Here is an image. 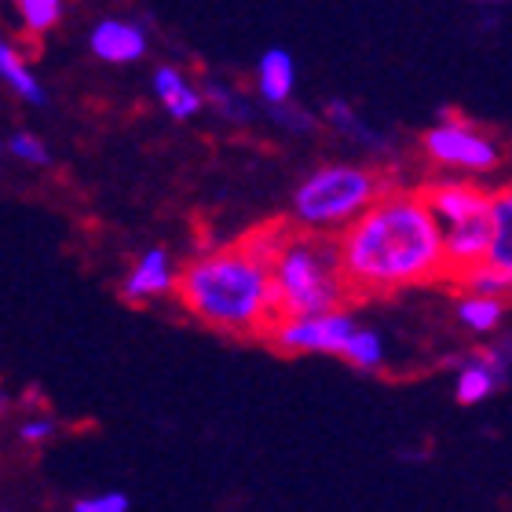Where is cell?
<instances>
[{
    "instance_id": "cell-12",
    "label": "cell",
    "mask_w": 512,
    "mask_h": 512,
    "mask_svg": "<svg viewBox=\"0 0 512 512\" xmlns=\"http://www.w3.org/2000/svg\"><path fill=\"white\" fill-rule=\"evenodd\" d=\"M154 96L165 103V110H169L176 121H187L202 110V96H198V92L183 81L180 70H172V66H158V70H154Z\"/></svg>"
},
{
    "instance_id": "cell-17",
    "label": "cell",
    "mask_w": 512,
    "mask_h": 512,
    "mask_svg": "<svg viewBox=\"0 0 512 512\" xmlns=\"http://www.w3.org/2000/svg\"><path fill=\"white\" fill-rule=\"evenodd\" d=\"M341 355L352 366H359V370H381L384 344H381V337H377L374 330H366V326H355V330L348 333V341H344Z\"/></svg>"
},
{
    "instance_id": "cell-16",
    "label": "cell",
    "mask_w": 512,
    "mask_h": 512,
    "mask_svg": "<svg viewBox=\"0 0 512 512\" xmlns=\"http://www.w3.org/2000/svg\"><path fill=\"white\" fill-rule=\"evenodd\" d=\"M458 278L465 282V293H483V297H505L512 286L509 267H498V264H491V260L472 264L469 271H461Z\"/></svg>"
},
{
    "instance_id": "cell-15",
    "label": "cell",
    "mask_w": 512,
    "mask_h": 512,
    "mask_svg": "<svg viewBox=\"0 0 512 512\" xmlns=\"http://www.w3.org/2000/svg\"><path fill=\"white\" fill-rule=\"evenodd\" d=\"M0 77H4V81H8V85L15 88L22 99H30V103H41V99H44L41 81L30 74V66L22 63V55L15 52L4 37H0Z\"/></svg>"
},
{
    "instance_id": "cell-5",
    "label": "cell",
    "mask_w": 512,
    "mask_h": 512,
    "mask_svg": "<svg viewBox=\"0 0 512 512\" xmlns=\"http://www.w3.org/2000/svg\"><path fill=\"white\" fill-rule=\"evenodd\" d=\"M355 330V319L344 308L311 311V315H278L271 322V341L278 352H337L341 355L348 333Z\"/></svg>"
},
{
    "instance_id": "cell-21",
    "label": "cell",
    "mask_w": 512,
    "mask_h": 512,
    "mask_svg": "<svg viewBox=\"0 0 512 512\" xmlns=\"http://www.w3.org/2000/svg\"><path fill=\"white\" fill-rule=\"evenodd\" d=\"M52 436H55V425L48 417H33V421H26V425L19 428L22 443H44V439H52Z\"/></svg>"
},
{
    "instance_id": "cell-9",
    "label": "cell",
    "mask_w": 512,
    "mask_h": 512,
    "mask_svg": "<svg viewBox=\"0 0 512 512\" xmlns=\"http://www.w3.org/2000/svg\"><path fill=\"white\" fill-rule=\"evenodd\" d=\"M176 289V267H172L169 253L165 249H147L139 256V264L132 267V275L125 282V297L128 300H147V297H161Z\"/></svg>"
},
{
    "instance_id": "cell-20",
    "label": "cell",
    "mask_w": 512,
    "mask_h": 512,
    "mask_svg": "<svg viewBox=\"0 0 512 512\" xmlns=\"http://www.w3.org/2000/svg\"><path fill=\"white\" fill-rule=\"evenodd\" d=\"M11 154L22 161H33V165H44V161H48V147H44L37 136H30V132H19V136L11 139Z\"/></svg>"
},
{
    "instance_id": "cell-4",
    "label": "cell",
    "mask_w": 512,
    "mask_h": 512,
    "mask_svg": "<svg viewBox=\"0 0 512 512\" xmlns=\"http://www.w3.org/2000/svg\"><path fill=\"white\" fill-rule=\"evenodd\" d=\"M384 191L377 172L359 165H326L311 172L293 194V224L337 235Z\"/></svg>"
},
{
    "instance_id": "cell-3",
    "label": "cell",
    "mask_w": 512,
    "mask_h": 512,
    "mask_svg": "<svg viewBox=\"0 0 512 512\" xmlns=\"http://www.w3.org/2000/svg\"><path fill=\"white\" fill-rule=\"evenodd\" d=\"M271 286H275L278 315H311V311L341 308L352 297L344 278L337 235L326 231H282L271 253Z\"/></svg>"
},
{
    "instance_id": "cell-24",
    "label": "cell",
    "mask_w": 512,
    "mask_h": 512,
    "mask_svg": "<svg viewBox=\"0 0 512 512\" xmlns=\"http://www.w3.org/2000/svg\"><path fill=\"white\" fill-rule=\"evenodd\" d=\"M4 406H8V399H4V395H0V414H4Z\"/></svg>"
},
{
    "instance_id": "cell-10",
    "label": "cell",
    "mask_w": 512,
    "mask_h": 512,
    "mask_svg": "<svg viewBox=\"0 0 512 512\" xmlns=\"http://www.w3.org/2000/svg\"><path fill=\"white\" fill-rule=\"evenodd\" d=\"M425 202L432 209V216L439 220V227L454 224V220H465L472 213H483L491 194L476 191L469 183H439L432 191H425Z\"/></svg>"
},
{
    "instance_id": "cell-25",
    "label": "cell",
    "mask_w": 512,
    "mask_h": 512,
    "mask_svg": "<svg viewBox=\"0 0 512 512\" xmlns=\"http://www.w3.org/2000/svg\"><path fill=\"white\" fill-rule=\"evenodd\" d=\"M487 4H494V0H487Z\"/></svg>"
},
{
    "instance_id": "cell-19",
    "label": "cell",
    "mask_w": 512,
    "mask_h": 512,
    "mask_svg": "<svg viewBox=\"0 0 512 512\" xmlns=\"http://www.w3.org/2000/svg\"><path fill=\"white\" fill-rule=\"evenodd\" d=\"M74 509L77 512H128L132 505H128V494L107 491V494H96V498H81Z\"/></svg>"
},
{
    "instance_id": "cell-22",
    "label": "cell",
    "mask_w": 512,
    "mask_h": 512,
    "mask_svg": "<svg viewBox=\"0 0 512 512\" xmlns=\"http://www.w3.org/2000/svg\"><path fill=\"white\" fill-rule=\"evenodd\" d=\"M330 118L337 121V128H341V132H348V136H355V139L363 136V125H359V118H355L344 103H330Z\"/></svg>"
},
{
    "instance_id": "cell-1",
    "label": "cell",
    "mask_w": 512,
    "mask_h": 512,
    "mask_svg": "<svg viewBox=\"0 0 512 512\" xmlns=\"http://www.w3.org/2000/svg\"><path fill=\"white\" fill-rule=\"evenodd\" d=\"M352 297H384L447 275L443 227L425 194L381 191L337 238Z\"/></svg>"
},
{
    "instance_id": "cell-14",
    "label": "cell",
    "mask_w": 512,
    "mask_h": 512,
    "mask_svg": "<svg viewBox=\"0 0 512 512\" xmlns=\"http://www.w3.org/2000/svg\"><path fill=\"white\" fill-rule=\"evenodd\" d=\"M505 319L502 297H483V293H465L458 304V322L472 333H491Z\"/></svg>"
},
{
    "instance_id": "cell-23",
    "label": "cell",
    "mask_w": 512,
    "mask_h": 512,
    "mask_svg": "<svg viewBox=\"0 0 512 512\" xmlns=\"http://www.w3.org/2000/svg\"><path fill=\"white\" fill-rule=\"evenodd\" d=\"M209 99H213V103H220V107H224V114L227 118H246V107H238L235 99H231V92H227L224 85H209Z\"/></svg>"
},
{
    "instance_id": "cell-6",
    "label": "cell",
    "mask_w": 512,
    "mask_h": 512,
    "mask_svg": "<svg viewBox=\"0 0 512 512\" xmlns=\"http://www.w3.org/2000/svg\"><path fill=\"white\" fill-rule=\"evenodd\" d=\"M425 150L439 165L465 169V172H491V169H498V161H502L498 139L480 132V128L465 125V121L436 125L425 136Z\"/></svg>"
},
{
    "instance_id": "cell-7",
    "label": "cell",
    "mask_w": 512,
    "mask_h": 512,
    "mask_svg": "<svg viewBox=\"0 0 512 512\" xmlns=\"http://www.w3.org/2000/svg\"><path fill=\"white\" fill-rule=\"evenodd\" d=\"M88 48L103 63H136L147 55V33L121 19H103L88 33Z\"/></svg>"
},
{
    "instance_id": "cell-13",
    "label": "cell",
    "mask_w": 512,
    "mask_h": 512,
    "mask_svg": "<svg viewBox=\"0 0 512 512\" xmlns=\"http://www.w3.org/2000/svg\"><path fill=\"white\" fill-rule=\"evenodd\" d=\"M487 213H491V246H487L483 260L512 271V194L509 191L491 194Z\"/></svg>"
},
{
    "instance_id": "cell-2",
    "label": "cell",
    "mask_w": 512,
    "mask_h": 512,
    "mask_svg": "<svg viewBox=\"0 0 512 512\" xmlns=\"http://www.w3.org/2000/svg\"><path fill=\"white\" fill-rule=\"evenodd\" d=\"M286 224L264 227L242 246L213 249L198 256L176 275L183 308L205 326L224 333H267L278 319V300L271 286V253Z\"/></svg>"
},
{
    "instance_id": "cell-8",
    "label": "cell",
    "mask_w": 512,
    "mask_h": 512,
    "mask_svg": "<svg viewBox=\"0 0 512 512\" xmlns=\"http://www.w3.org/2000/svg\"><path fill=\"white\" fill-rule=\"evenodd\" d=\"M505 377H509V344H505V348H491V352H483L480 359H472L458 374L454 395H458V403L476 406V403H483Z\"/></svg>"
},
{
    "instance_id": "cell-11",
    "label": "cell",
    "mask_w": 512,
    "mask_h": 512,
    "mask_svg": "<svg viewBox=\"0 0 512 512\" xmlns=\"http://www.w3.org/2000/svg\"><path fill=\"white\" fill-rule=\"evenodd\" d=\"M293 85H297V63H293V55L282 52V48H271V52L260 55V96L271 107H282L293 96Z\"/></svg>"
},
{
    "instance_id": "cell-18",
    "label": "cell",
    "mask_w": 512,
    "mask_h": 512,
    "mask_svg": "<svg viewBox=\"0 0 512 512\" xmlns=\"http://www.w3.org/2000/svg\"><path fill=\"white\" fill-rule=\"evenodd\" d=\"M30 33H48L63 19V0H15Z\"/></svg>"
}]
</instances>
